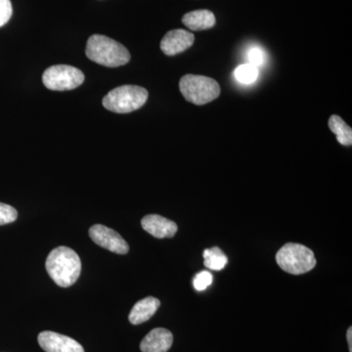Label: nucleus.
<instances>
[{
	"label": "nucleus",
	"mask_w": 352,
	"mask_h": 352,
	"mask_svg": "<svg viewBox=\"0 0 352 352\" xmlns=\"http://www.w3.org/2000/svg\"><path fill=\"white\" fill-rule=\"evenodd\" d=\"M51 279L62 288L76 283L82 271V261L74 250L58 247L50 252L45 263Z\"/></svg>",
	"instance_id": "1"
},
{
	"label": "nucleus",
	"mask_w": 352,
	"mask_h": 352,
	"mask_svg": "<svg viewBox=\"0 0 352 352\" xmlns=\"http://www.w3.org/2000/svg\"><path fill=\"white\" fill-rule=\"evenodd\" d=\"M85 54L95 63L109 68L124 66L131 60L129 50L122 44L101 34L88 38Z\"/></svg>",
	"instance_id": "2"
},
{
	"label": "nucleus",
	"mask_w": 352,
	"mask_h": 352,
	"mask_svg": "<svg viewBox=\"0 0 352 352\" xmlns=\"http://www.w3.org/2000/svg\"><path fill=\"white\" fill-rule=\"evenodd\" d=\"M276 263L285 272L300 275L314 270L316 258L314 252L305 245L289 243L278 251Z\"/></svg>",
	"instance_id": "3"
},
{
	"label": "nucleus",
	"mask_w": 352,
	"mask_h": 352,
	"mask_svg": "<svg viewBox=\"0 0 352 352\" xmlns=\"http://www.w3.org/2000/svg\"><path fill=\"white\" fill-rule=\"evenodd\" d=\"M148 95L145 88L138 85H122L104 97L103 106L113 113H131L144 105Z\"/></svg>",
	"instance_id": "4"
},
{
	"label": "nucleus",
	"mask_w": 352,
	"mask_h": 352,
	"mask_svg": "<svg viewBox=\"0 0 352 352\" xmlns=\"http://www.w3.org/2000/svg\"><path fill=\"white\" fill-rule=\"evenodd\" d=\"M183 97L195 105H205L215 100L220 95L219 82L205 76L186 75L179 82Z\"/></svg>",
	"instance_id": "5"
},
{
	"label": "nucleus",
	"mask_w": 352,
	"mask_h": 352,
	"mask_svg": "<svg viewBox=\"0 0 352 352\" xmlns=\"http://www.w3.org/2000/svg\"><path fill=\"white\" fill-rule=\"evenodd\" d=\"M43 85L54 91L75 89L85 82V75L80 69L68 65H55L44 72Z\"/></svg>",
	"instance_id": "6"
},
{
	"label": "nucleus",
	"mask_w": 352,
	"mask_h": 352,
	"mask_svg": "<svg viewBox=\"0 0 352 352\" xmlns=\"http://www.w3.org/2000/svg\"><path fill=\"white\" fill-rule=\"evenodd\" d=\"M89 236L95 244L108 251L119 254H126L129 251L126 240L117 231L101 224L92 226L89 229Z\"/></svg>",
	"instance_id": "7"
},
{
	"label": "nucleus",
	"mask_w": 352,
	"mask_h": 352,
	"mask_svg": "<svg viewBox=\"0 0 352 352\" xmlns=\"http://www.w3.org/2000/svg\"><path fill=\"white\" fill-rule=\"evenodd\" d=\"M38 344L46 352H85L76 340L50 331L39 333Z\"/></svg>",
	"instance_id": "8"
},
{
	"label": "nucleus",
	"mask_w": 352,
	"mask_h": 352,
	"mask_svg": "<svg viewBox=\"0 0 352 352\" xmlns=\"http://www.w3.org/2000/svg\"><path fill=\"white\" fill-rule=\"evenodd\" d=\"M195 36L192 32L177 29L170 31L161 41V50L168 56H175L184 52L193 45Z\"/></svg>",
	"instance_id": "9"
},
{
	"label": "nucleus",
	"mask_w": 352,
	"mask_h": 352,
	"mask_svg": "<svg viewBox=\"0 0 352 352\" xmlns=\"http://www.w3.org/2000/svg\"><path fill=\"white\" fill-rule=\"evenodd\" d=\"M141 226L146 232L159 239L173 237L178 229L175 222L159 214L146 215L141 220Z\"/></svg>",
	"instance_id": "10"
},
{
	"label": "nucleus",
	"mask_w": 352,
	"mask_h": 352,
	"mask_svg": "<svg viewBox=\"0 0 352 352\" xmlns=\"http://www.w3.org/2000/svg\"><path fill=\"white\" fill-rule=\"evenodd\" d=\"M173 336L164 328H156L148 333L140 344L142 352H168L173 346Z\"/></svg>",
	"instance_id": "11"
},
{
	"label": "nucleus",
	"mask_w": 352,
	"mask_h": 352,
	"mask_svg": "<svg viewBox=\"0 0 352 352\" xmlns=\"http://www.w3.org/2000/svg\"><path fill=\"white\" fill-rule=\"evenodd\" d=\"M161 302L156 298L148 296L139 300L132 307L131 314H129V322L133 325H139V324L144 323L153 317L159 309Z\"/></svg>",
	"instance_id": "12"
},
{
	"label": "nucleus",
	"mask_w": 352,
	"mask_h": 352,
	"mask_svg": "<svg viewBox=\"0 0 352 352\" xmlns=\"http://www.w3.org/2000/svg\"><path fill=\"white\" fill-rule=\"evenodd\" d=\"M182 23L191 31H206L214 27L217 19L212 11L203 9L185 14Z\"/></svg>",
	"instance_id": "13"
},
{
	"label": "nucleus",
	"mask_w": 352,
	"mask_h": 352,
	"mask_svg": "<svg viewBox=\"0 0 352 352\" xmlns=\"http://www.w3.org/2000/svg\"><path fill=\"white\" fill-rule=\"evenodd\" d=\"M329 127L337 136L338 142L344 146L352 145V129L342 118L337 115L331 116Z\"/></svg>",
	"instance_id": "14"
},
{
	"label": "nucleus",
	"mask_w": 352,
	"mask_h": 352,
	"mask_svg": "<svg viewBox=\"0 0 352 352\" xmlns=\"http://www.w3.org/2000/svg\"><path fill=\"white\" fill-rule=\"evenodd\" d=\"M204 264L208 270L220 271L226 267L228 258L219 247L205 250L203 254Z\"/></svg>",
	"instance_id": "15"
},
{
	"label": "nucleus",
	"mask_w": 352,
	"mask_h": 352,
	"mask_svg": "<svg viewBox=\"0 0 352 352\" xmlns=\"http://www.w3.org/2000/svg\"><path fill=\"white\" fill-rule=\"evenodd\" d=\"M236 80L242 85H252L258 80V69L252 65L247 63L240 65L234 72Z\"/></svg>",
	"instance_id": "16"
},
{
	"label": "nucleus",
	"mask_w": 352,
	"mask_h": 352,
	"mask_svg": "<svg viewBox=\"0 0 352 352\" xmlns=\"http://www.w3.org/2000/svg\"><path fill=\"white\" fill-rule=\"evenodd\" d=\"M248 63L259 68L263 66L266 61V53L259 46H252L247 52Z\"/></svg>",
	"instance_id": "17"
},
{
	"label": "nucleus",
	"mask_w": 352,
	"mask_h": 352,
	"mask_svg": "<svg viewBox=\"0 0 352 352\" xmlns=\"http://www.w3.org/2000/svg\"><path fill=\"white\" fill-rule=\"evenodd\" d=\"M18 217L16 208L6 204L0 203V226L12 223Z\"/></svg>",
	"instance_id": "18"
},
{
	"label": "nucleus",
	"mask_w": 352,
	"mask_h": 352,
	"mask_svg": "<svg viewBox=\"0 0 352 352\" xmlns=\"http://www.w3.org/2000/svg\"><path fill=\"white\" fill-rule=\"evenodd\" d=\"M212 274L208 271H201V272L196 274L193 279V286L196 291H205L208 287H210L212 283Z\"/></svg>",
	"instance_id": "19"
},
{
	"label": "nucleus",
	"mask_w": 352,
	"mask_h": 352,
	"mask_svg": "<svg viewBox=\"0 0 352 352\" xmlns=\"http://www.w3.org/2000/svg\"><path fill=\"white\" fill-rule=\"evenodd\" d=\"M12 12V4L10 0H0V27L8 23Z\"/></svg>",
	"instance_id": "20"
},
{
	"label": "nucleus",
	"mask_w": 352,
	"mask_h": 352,
	"mask_svg": "<svg viewBox=\"0 0 352 352\" xmlns=\"http://www.w3.org/2000/svg\"><path fill=\"white\" fill-rule=\"evenodd\" d=\"M347 342H349V351L352 352V328L349 327L346 333Z\"/></svg>",
	"instance_id": "21"
}]
</instances>
